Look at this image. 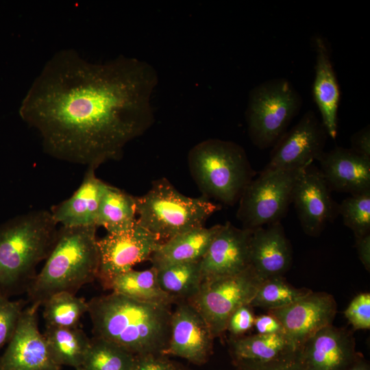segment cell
<instances>
[{
  "mask_svg": "<svg viewBox=\"0 0 370 370\" xmlns=\"http://www.w3.org/2000/svg\"><path fill=\"white\" fill-rule=\"evenodd\" d=\"M314 44L316 64L312 85L313 98L328 135L335 139L337 135V114L340 101L339 86L325 40L321 36H317L314 37Z\"/></svg>",
  "mask_w": 370,
  "mask_h": 370,
  "instance_id": "obj_21",
  "label": "cell"
},
{
  "mask_svg": "<svg viewBox=\"0 0 370 370\" xmlns=\"http://www.w3.org/2000/svg\"><path fill=\"white\" fill-rule=\"evenodd\" d=\"M75 370H84V369L83 368L81 367V368H78V369H75Z\"/></svg>",
  "mask_w": 370,
  "mask_h": 370,
  "instance_id": "obj_41",
  "label": "cell"
},
{
  "mask_svg": "<svg viewBox=\"0 0 370 370\" xmlns=\"http://www.w3.org/2000/svg\"><path fill=\"white\" fill-rule=\"evenodd\" d=\"M294 204L302 230L306 234L317 237L328 223L338 214V204L332 197L331 190L321 171L310 164L299 175L295 184Z\"/></svg>",
  "mask_w": 370,
  "mask_h": 370,
  "instance_id": "obj_12",
  "label": "cell"
},
{
  "mask_svg": "<svg viewBox=\"0 0 370 370\" xmlns=\"http://www.w3.org/2000/svg\"><path fill=\"white\" fill-rule=\"evenodd\" d=\"M235 370H305L298 360L297 353L292 356L265 364L241 362Z\"/></svg>",
  "mask_w": 370,
  "mask_h": 370,
  "instance_id": "obj_36",
  "label": "cell"
},
{
  "mask_svg": "<svg viewBox=\"0 0 370 370\" xmlns=\"http://www.w3.org/2000/svg\"><path fill=\"white\" fill-rule=\"evenodd\" d=\"M107 186L96 176L95 169L88 168L80 186L72 196L51 207L53 218L62 226H97L99 203Z\"/></svg>",
  "mask_w": 370,
  "mask_h": 370,
  "instance_id": "obj_20",
  "label": "cell"
},
{
  "mask_svg": "<svg viewBox=\"0 0 370 370\" xmlns=\"http://www.w3.org/2000/svg\"><path fill=\"white\" fill-rule=\"evenodd\" d=\"M302 98L285 78L264 81L249 94L245 119L252 143L263 149L273 147L299 113Z\"/></svg>",
  "mask_w": 370,
  "mask_h": 370,
  "instance_id": "obj_7",
  "label": "cell"
},
{
  "mask_svg": "<svg viewBox=\"0 0 370 370\" xmlns=\"http://www.w3.org/2000/svg\"><path fill=\"white\" fill-rule=\"evenodd\" d=\"M137 221L136 198L108 184L99 203L96 225L108 233H118L133 227Z\"/></svg>",
  "mask_w": 370,
  "mask_h": 370,
  "instance_id": "obj_25",
  "label": "cell"
},
{
  "mask_svg": "<svg viewBox=\"0 0 370 370\" xmlns=\"http://www.w3.org/2000/svg\"><path fill=\"white\" fill-rule=\"evenodd\" d=\"M230 352L234 365L241 362L265 364L295 355L284 334H256L232 338Z\"/></svg>",
  "mask_w": 370,
  "mask_h": 370,
  "instance_id": "obj_23",
  "label": "cell"
},
{
  "mask_svg": "<svg viewBox=\"0 0 370 370\" xmlns=\"http://www.w3.org/2000/svg\"><path fill=\"white\" fill-rule=\"evenodd\" d=\"M254 327L257 334H284L281 323L269 312L255 317Z\"/></svg>",
  "mask_w": 370,
  "mask_h": 370,
  "instance_id": "obj_37",
  "label": "cell"
},
{
  "mask_svg": "<svg viewBox=\"0 0 370 370\" xmlns=\"http://www.w3.org/2000/svg\"><path fill=\"white\" fill-rule=\"evenodd\" d=\"M338 214L355 237L369 234L370 191L353 195L343 199L339 204Z\"/></svg>",
  "mask_w": 370,
  "mask_h": 370,
  "instance_id": "obj_31",
  "label": "cell"
},
{
  "mask_svg": "<svg viewBox=\"0 0 370 370\" xmlns=\"http://www.w3.org/2000/svg\"><path fill=\"white\" fill-rule=\"evenodd\" d=\"M311 291L308 288L293 286L284 276L272 277L261 282L249 306L267 311L278 309L296 301Z\"/></svg>",
  "mask_w": 370,
  "mask_h": 370,
  "instance_id": "obj_29",
  "label": "cell"
},
{
  "mask_svg": "<svg viewBox=\"0 0 370 370\" xmlns=\"http://www.w3.org/2000/svg\"><path fill=\"white\" fill-rule=\"evenodd\" d=\"M292 259L291 245L280 222L252 230L250 266L262 280L283 276Z\"/></svg>",
  "mask_w": 370,
  "mask_h": 370,
  "instance_id": "obj_19",
  "label": "cell"
},
{
  "mask_svg": "<svg viewBox=\"0 0 370 370\" xmlns=\"http://www.w3.org/2000/svg\"><path fill=\"white\" fill-rule=\"evenodd\" d=\"M254 319L252 307L249 305L242 306L230 316L226 330L230 332L232 338L242 336L254 327Z\"/></svg>",
  "mask_w": 370,
  "mask_h": 370,
  "instance_id": "obj_34",
  "label": "cell"
},
{
  "mask_svg": "<svg viewBox=\"0 0 370 370\" xmlns=\"http://www.w3.org/2000/svg\"><path fill=\"white\" fill-rule=\"evenodd\" d=\"M251 232L252 230L238 228L230 222L221 225L200 260L202 282L248 269Z\"/></svg>",
  "mask_w": 370,
  "mask_h": 370,
  "instance_id": "obj_16",
  "label": "cell"
},
{
  "mask_svg": "<svg viewBox=\"0 0 370 370\" xmlns=\"http://www.w3.org/2000/svg\"><path fill=\"white\" fill-rule=\"evenodd\" d=\"M359 355L352 334L332 324L308 338L297 352L305 370H345Z\"/></svg>",
  "mask_w": 370,
  "mask_h": 370,
  "instance_id": "obj_17",
  "label": "cell"
},
{
  "mask_svg": "<svg viewBox=\"0 0 370 370\" xmlns=\"http://www.w3.org/2000/svg\"><path fill=\"white\" fill-rule=\"evenodd\" d=\"M156 271L160 287L175 301H188L202 283L200 261L171 264Z\"/></svg>",
  "mask_w": 370,
  "mask_h": 370,
  "instance_id": "obj_27",
  "label": "cell"
},
{
  "mask_svg": "<svg viewBox=\"0 0 370 370\" xmlns=\"http://www.w3.org/2000/svg\"><path fill=\"white\" fill-rule=\"evenodd\" d=\"M262 281L250 266L234 275L202 282L197 293L188 301L215 338L226 330L227 321L236 309L249 305Z\"/></svg>",
  "mask_w": 370,
  "mask_h": 370,
  "instance_id": "obj_9",
  "label": "cell"
},
{
  "mask_svg": "<svg viewBox=\"0 0 370 370\" xmlns=\"http://www.w3.org/2000/svg\"><path fill=\"white\" fill-rule=\"evenodd\" d=\"M158 82L145 61L121 56L92 63L64 49L45 64L19 113L39 133L47 153L96 169L119 160L125 146L152 125Z\"/></svg>",
  "mask_w": 370,
  "mask_h": 370,
  "instance_id": "obj_1",
  "label": "cell"
},
{
  "mask_svg": "<svg viewBox=\"0 0 370 370\" xmlns=\"http://www.w3.org/2000/svg\"><path fill=\"white\" fill-rule=\"evenodd\" d=\"M336 308L332 295L311 291L286 306L268 312L281 323L285 336L298 352L308 338L332 324Z\"/></svg>",
  "mask_w": 370,
  "mask_h": 370,
  "instance_id": "obj_14",
  "label": "cell"
},
{
  "mask_svg": "<svg viewBox=\"0 0 370 370\" xmlns=\"http://www.w3.org/2000/svg\"><path fill=\"white\" fill-rule=\"evenodd\" d=\"M180 370H182V369H180Z\"/></svg>",
  "mask_w": 370,
  "mask_h": 370,
  "instance_id": "obj_42",
  "label": "cell"
},
{
  "mask_svg": "<svg viewBox=\"0 0 370 370\" xmlns=\"http://www.w3.org/2000/svg\"><path fill=\"white\" fill-rule=\"evenodd\" d=\"M27 301L0 295V350L11 339Z\"/></svg>",
  "mask_w": 370,
  "mask_h": 370,
  "instance_id": "obj_32",
  "label": "cell"
},
{
  "mask_svg": "<svg viewBox=\"0 0 370 370\" xmlns=\"http://www.w3.org/2000/svg\"><path fill=\"white\" fill-rule=\"evenodd\" d=\"M158 237L138 225L118 233H108L97 240L99 267L97 279L102 286L114 276L149 260L162 243Z\"/></svg>",
  "mask_w": 370,
  "mask_h": 370,
  "instance_id": "obj_10",
  "label": "cell"
},
{
  "mask_svg": "<svg viewBox=\"0 0 370 370\" xmlns=\"http://www.w3.org/2000/svg\"><path fill=\"white\" fill-rule=\"evenodd\" d=\"M88 304L94 337L110 341L134 356L163 355L170 336L171 306L113 292L95 297Z\"/></svg>",
  "mask_w": 370,
  "mask_h": 370,
  "instance_id": "obj_2",
  "label": "cell"
},
{
  "mask_svg": "<svg viewBox=\"0 0 370 370\" xmlns=\"http://www.w3.org/2000/svg\"><path fill=\"white\" fill-rule=\"evenodd\" d=\"M43 336L55 362L77 369L82 367L90 344L85 332L79 327H45Z\"/></svg>",
  "mask_w": 370,
  "mask_h": 370,
  "instance_id": "obj_26",
  "label": "cell"
},
{
  "mask_svg": "<svg viewBox=\"0 0 370 370\" xmlns=\"http://www.w3.org/2000/svg\"><path fill=\"white\" fill-rule=\"evenodd\" d=\"M317 161L331 190L352 195L370 191V158L351 148L336 147L324 151Z\"/></svg>",
  "mask_w": 370,
  "mask_h": 370,
  "instance_id": "obj_18",
  "label": "cell"
},
{
  "mask_svg": "<svg viewBox=\"0 0 370 370\" xmlns=\"http://www.w3.org/2000/svg\"><path fill=\"white\" fill-rule=\"evenodd\" d=\"M328 136L321 121L308 110L275 143L264 169H292L312 164L324 152Z\"/></svg>",
  "mask_w": 370,
  "mask_h": 370,
  "instance_id": "obj_11",
  "label": "cell"
},
{
  "mask_svg": "<svg viewBox=\"0 0 370 370\" xmlns=\"http://www.w3.org/2000/svg\"><path fill=\"white\" fill-rule=\"evenodd\" d=\"M354 330L370 328V294L362 293L354 297L344 312Z\"/></svg>",
  "mask_w": 370,
  "mask_h": 370,
  "instance_id": "obj_33",
  "label": "cell"
},
{
  "mask_svg": "<svg viewBox=\"0 0 370 370\" xmlns=\"http://www.w3.org/2000/svg\"><path fill=\"white\" fill-rule=\"evenodd\" d=\"M50 211L39 210L0 224V295L27 293L38 265L49 256L58 232Z\"/></svg>",
  "mask_w": 370,
  "mask_h": 370,
  "instance_id": "obj_3",
  "label": "cell"
},
{
  "mask_svg": "<svg viewBox=\"0 0 370 370\" xmlns=\"http://www.w3.org/2000/svg\"><path fill=\"white\" fill-rule=\"evenodd\" d=\"M188 163L203 196L227 206L238 201L255 175L244 149L230 140L201 141L190 150Z\"/></svg>",
  "mask_w": 370,
  "mask_h": 370,
  "instance_id": "obj_5",
  "label": "cell"
},
{
  "mask_svg": "<svg viewBox=\"0 0 370 370\" xmlns=\"http://www.w3.org/2000/svg\"><path fill=\"white\" fill-rule=\"evenodd\" d=\"M351 149L358 153L370 158L369 125L354 134L351 138Z\"/></svg>",
  "mask_w": 370,
  "mask_h": 370,
  "instance_id": "obj_38",
  "label": "cell"
},
{
  "mask_svg": "<svg viewBox=\"0 0 370 370\" xmlns=\"http://www.w3.org/2000/svg\"><path fill=\"white\" fill-rule=\"evenodd\" d=\"M173 361L162 354H143L134 356L131 370H180Z\"/></svg>",
  "mask_w": 370,
  "mask_h": 370,
  "instance_id": "obj_35",
  "label": "cell"
},
{
  "mask_svg": "<svg viewBox=\"0 0 370 370\" xmlns=\"http://www.w3.org/2000/svg\"><path fill=\"white\" fill-rule=\"evenodd\" d=\"M39 306L22 312L16 328L0 358V370H60L38 328Z\"/></svg>",
  "mask_w": 370,
  "mask_h": 370,
  "instance_id": "obj_13",
  "label": "cell"
},
{
  "mask_svg": "<svg viewBox=\"0 0 370 370\" xmlns=\"http://www.w3.org/2000/svg\"><path fill=\"white\" fill-rule=\"evenodd\" d=\"M214 336L205 320L188 301L172 312L165 356H177L197 365L206 363L212 352Z\"/></svg>",
  "mask_w": 370,
  "mask_h": 370,
  "instance_id": "obj_15",
  "label": "cell"
},
{
  "mask_svg": "<svg viewBox=\"0 0 370 370\" xmlns=\"http://www.w3.org/2000/svg\"><path fill=\"white\" fill-rule=\"evenodd\" d=\"M356 247L358 257L365 268L369 271L370 269V233L356 236Z\"/></svg>",
  "mask_w": 370,
  "mask_h": 370,
  "instance_id": "obj_39",
  "label": "cell"
},
{
  "mask_svg": "<svg viewBox=\"0 0 370 370\" xmlns=\"http://www.w3.org/2000/svg\"><path fill=\"white\" fill-rule=\"evenodd\" d=\"M345 370H370L368 362L359 355L356 360Z\"/></svg>",
  "mask_w": 370,
  "mask_h": 370,
  "instance_id": "obj_40",
  "label": "cell"
},
{
  "mask_svg": "<svg viewBox=\"0 0 370 370\" xmlns=\"http://www.w3.org/2000/svg\"><path fill=\"white\" fill-rule=\"evenodd\" d=\"M97 227L61 226L45 262L27 291L30 304L41 306L53 295H75L97 279L99 255Z\"/></svg>",
  "mask_w": 370,
  "mask_h": 370,
  "instance_id": "obj_4",
  "label": "cell"
},
{
  "mask_svg": "<svg viewBox=\"0 0 370 370\" xmlns=\"http://www.w3.org/2000/svg\"><path fill=\"white\" fill-rule=\"evenodd\" d=\"M134 356L110 341L93 337L82 368L84 370H131Z\"/></svg>",
  "mask_w": 370,
  "mask_h": 370,
  "instance_id": "obj_30",
  "label": "cell"
},
{
  "mask_svg": "<svg viewBox=\"0 0 370 370\" xmlns=\"http://www.w3.org/2000/svg\"><path fill=\"white\" fill-rule=\"evenodd\" d=\"M221 227V225H215L208 228H195L162 241L149 259L152 267L159 269L200 261Z\"/></svg>",
  "mask_w": 370,
  "mask_h": 370,
  "instance_id": "obj_22",
  "label": "cell"
},
{
  "mask_svg": "<svg viewBox=\"0 0 370 370\" xmlns=\"http://www.w3.org/2000/svg\"><path fill=\"white\" fill-rule=\"evenodd\" d=\"M306 167L263 169L252 179L238 200L236 217L243 227L254 230L280 222L292 203L297 180Z\"/></svg>",
  "mask_w": 370,
  "mask_h": 370,
  "instance_id": "obj_8",
  "label": "cell"
},
{
  "mask_svg": "<svg viewBox=\"0 0 370 370\" xmlns=\"http://www.w3.org/2000/svg\"><path fill=\"white\" fill-rule=\"evenodd\" d=\"M129 298L163 306H171L175 301L160 287L156 269L136 271L131 269L120 273L103 286Z\"/></svg>",
  "mask_w": 370,
  "mask_h": 370,
  "instance_id": "obj_24",
  "label": "cell"
},
{
  "mask_svg": "<svg viewBox=\"0 0 370 370\" xmlns=\"http://www.w3.org/2000/svg\"><path fill=\"white\" fill-rule=\"evenodd\" d=\"M135 198L137 223L161 241L204 227L207 219L221 209L219 204L203 195H183L166 178L155 180L145 195Z\"/></svg>",
  "mask_w": 370,
  "mask_h": 370,
  "instance_id": "obj_6",
  "label": "cell"
},
{
  "mask_svg": "<svg viewBox=\"0 0 370 370\" xmlns=\"http://www.w3.org/2000/svg\"><path fill=\"white\" fill-rule=\"evenodd\" d=\"M42 306L45 327H78L81 318L88 311V301L68 292L53 295Z\"/></svg>",
  "mask_w": 370,
  "mask_h": 370,
  "instance_id": "obj_28",
  "label": "cell"
}]
</instances>
